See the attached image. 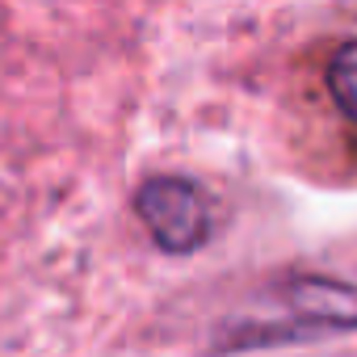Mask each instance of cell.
Returning a JSON list of instances; mask_svg holds the SVG:
<instances>
[{"label": "cell", "instance_id": "1", "mask_svg": "<svg viewBox=\"0 0 357 357\" xmlns=\"http://www.w3.org/2000/svg\"><path fill=\"white\" fill-rule=\"evenodd\" d=\"M139 215L147 223V231L172 248V252H190L206 240L211 215L206 202L194 185L185 181H172V176H160V181H147L139 190Z\"/></svg>", "mask_w": 357, "mask_h": 357}, {"label": "cell", "instance_id": "2", "mask_svg": "<svg viewBox=\"0 0 357 357\" xmlns=\"http://www.w3.org/2000/svg\"><path fill=\"white\" fill-rule=\"evenodd\" d=\"M328 89H332L336 105L357 122V43H349V47L332 59V68H328Z\"/></svg>", "mask_w": 357, "mask_h": 357}]
</instances>
